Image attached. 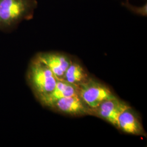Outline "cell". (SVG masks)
<instances>
[{
  "label": "cell",
  "mask_w": 147,
  "mask_h": 147,
  "mask_svg": "<svg viewBox=\"0 0 147 147\" xmlns=\"http://www.w3.org/2000/svg\"><path fill=\"white\" fill-rule=\"evenodd\" d=\"M37 6V0H0V30L9 31L31 19Z\"/></svg>",
  "instance_id": "1"
},
{
  "label": "cell",
  "mask_w": 147,
  "mask_h": 147,
  "mask_svg": "<svg viewBox=\"0 0 147 147\" xmlns=\"http://www.w3.org/2000/svg\"><path fill=\"white\" fill-rule=\"evenodd\" d=\"M27 79L32 89L39 99L50 94L58 81L50 69L36 58L30 65Z\"/></svg>",
  "instance_id": "2"
},
{
  "label": "cell",
  "mask_w": 147,
  "mask_h": 147,
  "mask_svg": "<svg viewBox=\"0 0 147 147\" xmlns=\"http://www.w3.org/2000/svg\"><path fill=\"white\" fill-rule=\"evenodd\" d=\"M78 88L79 96L92 110L105 100L116 97L107 86L89 78Z\"/></svg>",
  "instance_id": "3"
},
{
  "label": "cell",
  "mask_w": 147,
  "mask_h": 147,
  "mask_svg": "<svg viewBox=\"0 0 147 147\" xmlns=\"http://www.w3.org/2000/svg\"><path fill=\"white\" fill-rule=\"evenodd\" d=\"M35 58L46 65L58 80H63L64 74L72 62L71 58L61 53H39Z\"/></svg>",
  "instance_id": "4"
},
{
  "label": "cell",
  "mask_w": 147,
  "mask_h": 147,
  "mask_svg": "<svg viewBox=\"0 0 147 147\" xmlns=\"http://www.w3.org/2000/svg\"><path fill=\"white\" fill-rule=\"evenodd\" d=\"M130 106L117 97L105 100L92 110L95 114L117 127L118 120L121 113Z\"/></svg>",
  "instance_id": "5"
},
{
  "label": "cell",
  "mask_w": 147,
  "mask_h": 147,
  "mask_svg": "<svg viewBox=\"0 0 147 147\" xmlns=\"http://www.w3.org/2000/svg\"><path fill=\"white\" fill-rule=\"evenodd\" d=\"M51 108L71 115H84L90 113L92 111L79 94L61 99L57 101Z\"/></svg>",
  "instance_id": "6"
},
{
  "label": "cell",
  "mask_w": 147,
  "mask_h": 147,
  "mask_svg": "<svg viewBox=\"0 0 147 147\" xmlns=\"http://www.w3.org/2000/svg\"><path fill=\"white\" fill-rule=\"evenodd\" d=\"M117 128L129 134L144 135L142 124L130 107L124 111L119 117Z\"/></svg>",
  "instance_id": "7"
},
{
  "label": "cell",
  "mask_w": 147,
  "mask_h": 147,
  "mask_svg": "<svg viewBox=\"0 0 147 147\" xmlns=\"http://www.w3.org/2000/svg\"><path fill=\"white\" fill-rule=\"evenodd\" d=\"M77 94H78V88L77 86L69 84L63 80H58L53 91L50 94L39 100L44 106L51 108L59 99Z\"/></svg>",
  "instance_id": "8"
},
{
  "label": "cell",
  "mask_w": 147,
  "mask_h": 147,
  "mask_svg": "<svg viewBox=\"0 0 147 147\" xmlns=\"http://www.w3.org/2000/svg\"><path fill=\"white\" fill-rule=\"evenodd\" d=\"M89 79L88 75L81 65L77 62H71L63 76V81L79 86Z\"/></svg>",
  "instance_id": "9"
},
{
  "label": "cell",
  "mask_w": 147,
  "mask_h": 147,
  "mask_svg": "<svg viewBox=\"0 0 147 147\" xmlns=\"http://www.w3.org/2000/svg\"><path fill=\"white\" fill-rule=\"evenodd\" d=\"M124 5L127 7L129 10L137 14H139L141 16H147V4L143 5L142 7H134L131 5L127 1H126L125 3H124Z\"/></svg>",
  "instance_id": "10"
}]
</instances>
